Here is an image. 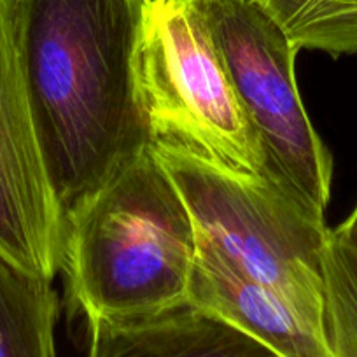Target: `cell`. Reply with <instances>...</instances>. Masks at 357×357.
Segmentation results:
<instances>
[{
	"mask_svg": "<svg viewBox=\"0 0 357 357\" xmlns=\"http://www.w3.org/2000/svg\"><path fill=\"white\" fill-rule=\"evenodd\" d=\"M146 0H15L30 111L63 221L149 147L135 89Z\"/></svg>",
	"mask_w": 357,
	"mask_h": 357,
	"instance_id": "1",
	"label": "cell"
},
{
	"mask_svg": "<svg viewBox=\"0 0 357 357\" xmlns=\"http://www.w3.org/2000/svg\"><path fill=\"white\" fill-rule=\"evenodd\" d=\"M197 231L151 147L65 218L63 263L86 319H128L188 303Z\"/></svg>",
	"mask_w": 357,
	"mask_h": 357,
	"instance_id": "2",
	"label": "cell"
},
{
	"mask_svg": "<svg viewBox=\"0 0 357 357\" xmlns=\"http://www.w3.org/2000/svg\"><path fill=\"white\" fill-rule=\"evenodd\" d=\"M133 70L151 147L264 178L252 126L190 0H146Z\"/></svg>",
	"mask_w": 357,
	"mask_h": 357,
	"instance_id": "3",
	"label": "cell"
},
{
	"mask_svg": "<svg viewBox=\"0 0 357 357\" xmlns=\"http://www.w3.org/2000/svg\"><path fill=\"white\" fill-rule=\"evenodd\" d=\"M151 151L183 197L195 229L226 263L326 326L324 219L261 177L226 172L178 151Z\"/></svg>",
	"mask_w": 357,
	"mask_h": 357,
	"instance_id": "4",
	"label": "cell"
},
{
	"mask_svg": "<svg viewBox=\"0 0 357 357\" xmlns=\"http://www.w3.org/2000/svg\"><path fill=\"white\" fill-rule=\"evenodd\" d=\"M207 26L264 160V181L324 219L333 163L300 98V53L256 0H190Z\"/></svg>",
	"mask_w": 357,
	"mask_h": 357,
	"instance_id": "5",
	"label": "cell"
},
{
	"mask_svg": "<svg viewBox=\"0 0 357 357\" xmlns=\"http://www.w3.org/2000/svg\"><path fill=\"white\" fill-rule=\"evenodd\" d=\"M63 231L30 111L15 0H0V254L54 280L63 263Z\"/></svg>",
	"mask_w": 357,
	"mask_h": 357,
	"instance_id": "6",
	"label": "cell"
},
{
	"mask_svg": "<svg viewBox=\"0 0 357 357\" xmlns=\"http://www.w3.org/2000/svg\"><path fill=\"white\" fill-rule=\"evenodd\" d=\"M188 303L218 315L280 357H335L322 322L240 275L198 231Z\"/></svg>",
	"mask_w": 357,
	"mask_h": 357,
	"instance_id": "7",
	"label": "cell"
},
{
	"mask_svg": "<svg viewBox=\"0 0 357 357\" xmlns=\"http://www.w3.org/2000/svg\"><path fill=\"white\" fill-rule=\"evenodd\" d=\"M88 357H280L191 303L128 319H86Z\"/></svg>",
	"mask_w": 357,
	"mask_h": 357,
	"instance_id": "8",
	"label": "cell"
},
{
	"mask_svg": "<svg viewBox=\"0 0 357 357\" xmlns=\"http://www.w3.org/2000/svg\"><path fill=\"white\" fill-rule=\"evenodd\" d=\"M53 280L0 254V357H56Z\"/></svg>",
	"mask_w": 357,
	"mask_h": 357,
	"instance_id": "9",
	"label": "cell"
},
{
	"mask_svg": "<svg viewBox=\"0 0 357 357\" xmlns=\"http://www.w3.org/2000/svg\"><path fill=\"white\" fill-rule=\"evenodd\" d=\"M326 331L335 357H357V205L326 236L321 261Z\"/></svg>",
	"mask_w": 357,
	"mask_h": 357,
	"instance_id": "10",
	"label": "cell"
},
{
	"mask_svg": "<svg viewBox=\"0 0 357 357\" xmlns=\"http://www.w3.org/2000/svg\"><path fill=\"white\" fill-rule=\"evenodd\" d=\"M298 50L357 54V0H256Z\"/></svg>",
	"mask_w": 357,
	"mask_h": 357,
	"instance_id": "11",
	"label": "cell"
}]
</instances>
